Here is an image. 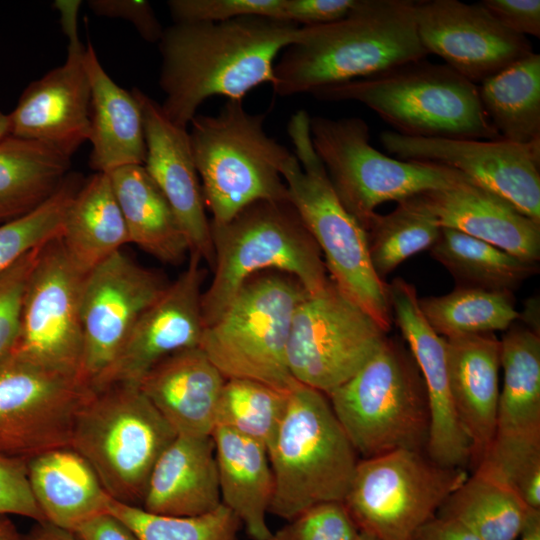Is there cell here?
<instances>
[{
  "mask_svg": "<svg viewBox=\"0 0 540 540\" xmlns=\"http://www.w3.org/2000/svg\"><path fill=\"white\" fill-rule=\"evenodd\" d=\"M365 231L373 268L384 280L406 259L429 250L441 226L424 195L419 194L397 202L386 215L377 213Z\"/></svg>",
  "mask_w": 540,
  "mask_h": 540,
  "instance_id": "cell-38",
  "label": "cell"
},
{
  "mask_svg": "<svg viewBox=\"0 0 540 540\" xmlns=\"http://www.w3.org/2000/svg\"><path fill=\"white\" fill-rule=\"evenodd\" d=\"M221 504L212 435H177L156 461L140 507L154 514L190 517Z\"/></svg>",
  "mask_w": 540,
  "mask_h": 540,
  "instance_id": "cell-26",
  "label": "cell"
},
{
  "mask_svg": "<svg viewBox=\"0 0 540 540\" xmlns=\"http://www.w3.org/2000/svg\"><path fill=\"white\" fill-rule=\"evenodd\" d=\"M425 452L395 450L358 460L344 504L359 531L378 540H410L466 480Z\"/></svg>",
  "mask_w": 540,
  "mask_h": 540,
  "instance_id": "cell-12",
  "label": "cell"
},
{
  "mask_svg": "<svg viewBox=\"0 0 540 540\" xmlns=\"http://www.w3.org/2000/svg\"><path fill=\"white\" fill-rule=\"evenodd\" d=\"M412 0H356L347 16L318 26H301L298 40L274 66L278 96L367 78L425 59Z\"/></svg>",
  "mask_w": 540,
  "mask_h": 540,
  "instance_id": "cell-2",
  "label": "cell"
},
{
  "mask_svg": "<svg viewBox=\"0 0 540 540\" xmlns=\"http://www.w3.org/2000/svg\"><path fill=\"white\" fill-rule=\"evenodd\" d=\"M70 157L33 140H0V224L46 201L69 173Z\"/></svg>",
  "mask_w": 540,
  "mask_h": 540,
  "instance_id": "cell-33",
  "label": "cell"
},
{
  "mask_svg": "<svg viewBox=\"0 0 540 540\" xmlns=\"http://www.w3.org/2000/svg\"><path fill=\"white\" fill-rule=\"evenodd\" d=\"M201 257L190 253L186 269L168 284L139 317L117 360L96 387L139 386L161 360L178 351L199 347L204 331L202 295L205 270Z\"/></svg>",
  "mask_w": 540,
  "mask_h": 540,
  "instance_id": "cell-20",
  "label": "cell"
},
{
  "mask_svg": "<svg viewBox=\"0 0 540 540\" xmlns=\"http://www.w3.org/2000/svg\"><path fill=\"white\" fill-rule=\"evenodd\" d=\"M289 391L249 379H227L217 403L215 427L246 436L268 451L284 417Z\"/></svg>",
  "mask_w": 540,
  "mask_h": 540,
  "instance_id": "cell-39",
  "label": "cell"
},
{
  "mask_svg": "<svg viewBox=\"0 0 540 540\" xmlns=\"http://www.w3.org/2000/svg\"><path fill=\"white\" fill-rule=\"evenodd\" d=\"M88 7L98 16L129 21L147 42H159L164 28L149 2L143 0H90Z\"/></svg>",
  "mask_w": 540,
  "mask_h": 540,
  "instance_id": "cell-46",
  "label": "cell"
},
{
  "mask_svg": "<svg viewBox=\"0 0 540 540\" xmlns=\"http://www.w3.org/2000/svg\"><path fill=\"white\" fill-rule=\"evenodd\" d=\"M441 228L487 242L521 260H540V224L500 196L472 183L423 193Z\"/></svg>",
  "mask_w": 540,
  "mask_h": 540,
  "instance_id": "cell-25",
  "label": "cell"
},
{
  "mask_svg": "<svg viewBox=\"0 0 540 540\" xmlns=\"http://www.w3.org/2000/svg\"><path fill=\"white\" fill-rule=\"evenodd\" d=\"M530 510L505 483L476 468L438 515L460 522L482 540H516Z\"/></svg>",
  "mask_w": 540,
  "mask_h": 540,
  "instance_id": "cell-36",
  "label": "cell"
},
{
  "mask_svg": "<svg viewBox=\"0 0 540 540\" xmlns=\"http://www.w3.org/2000/svg\"><path fill=\"white\" fill-rule=\"evenodd\" d=\"M74 533L80 540H137L123 522L108 512L90 519Z\"/></svg>",
  "mask_w": 540,
  "mask_h": 540,
  "instance_id": "cell-49",
  "label": "cell"
},
{
  "mask_svg": "<svg viewBox=\"0 0 540 540\" xmlns=\"http://www.w3.org/2000/svg\"><path fill=\"white\" fill-rule=\"evenodd\" d=\"M285 0H171L174 23H218L241 17L283 21Z\"/></svg>",
  "mask_w": 540,
  "mask_h": 540,
  "instance_id": "cell-43",
  "label": "cell"
},
{
  "mask_svg": "<svg viewBox=\"0 0 540 540\" xmlns=\"http://www.w3.org/2000/svg\"><path fill=\"white\" fill-rule=\"evenodd\" d=\"M27 474L45 521L57 527L75 532L107 513L111 496L87 460L70 445L27 459Z\"/></svg>",
  "mask_w": 540,
  "mask_h": 540,
  "instance_id": "cell-29",
  "label": "cell"
},
{
  "mask_svg": "<svg viewBox=\"0 0 540 540\" xmlns=\"http://www.w3.org/2000/svg\"><path fill=\"white\" fill-rule=\"evenodd\" d=\"M310 136L346 210L366 230L387 201L442 190L468 180L449 167L387 156L370 144L369 127L358 117H310Z\"/></svg>",
  "mask_w": 540,
  "mask_h": 540,
  "instance_id": "cell-11",
  "label": "cell"
},
{
  "mask_svg": "<svg viewBox=\"0 0 540 540\" xmlns=\"http://www.w3.org/2000/svg\"><path fill=\"white\" fill-rule=\"evenodd\" d=\"M131 92L143 119L146 143L143 165L171 206L189 253L197 254L213 266L211 226L187 128L172 123L161 104L141 90L134 88Z\"/></svg>",
  "mask_w": 540,
  "mask_h": 540,
  "instance_id": "cell-22",
  "label": "cell"
},
{
  "mask_svg": "<svg viewBox=\"0 0 540 540\" xmlns=\"http://www.w3.org/2000/svg\"><path fill=\"white\" fill-rule=\"evenodd\" d=\"M84 66L91 91L89 166L108 173L126 165H143L146 143L138 101L106 73L90 43L85 49Z\"/></svg>",
  "mask_w": 540,
  "mask_h": 540,
  "instance_id": "cell-28",
  "label": "cell"
},
{
  "mask_svg": "<svg viewBox=\"0 0 540 540\" xmlns=\"http://www.w3.org/2000/svg\"><path fill=\"white\" fill-rule=\"evenodd\" d=\"M225 381L202 349L194 347L161 360L139 388L177 435L211 436Z\"/></svg>",
  "mask_w": 540,
  "mask_h": 540,
  "instance_id": "cell-23",
  "label": "cell"
},
{
  "mask_svg": "<svg viewBox=\"0 0 540 540\" xmlns=\"http://www.w3.org/2000/svg\"><path fill=\"white\" fill-rule=\"evenodd\" d=\"M385 332L331 282L297 306L287 345V364L299 383L324 394L351 378L375 353Z\"/></svg>",
  "mask_w": 540,
  "mask_h": 540,
  "instance_id": "cell-13",
  "label": "cell"
},
{
  "mask_svg": "<svg viewBox=\"0 0 540 540\" xmlns=\"http://www.w3.org/2000/svg\"><path fill=\"white\" fill-rule=\"evenodd\" d=\"M519 537L520 540H540V510H530Z\"/></svg>",
  "mask_w": 540,
  "mask_h": 540,
  "instance_id": "cell-52",
  "label": "cell"
},
{
  "mask_svg": "<svg viewBox=\"0 0 540 540\" xmlns=\"http://www.w3.org/2000/svg\"><path fill=\"white\" fill-rule=\"evenodd\" d=\"M429 253L452 275L459 287L513 293L539 269L537 263L521 260L487 242L449 228H441Z\"/></svg>",
  "mask_w": 540,
  "mask_h": 540,
  "instance_id": "cell-35",
  "label": "cell"
},
{
  "mask_svg": "<svg viewBox=\"0 0 540 540\" xmlns=\"http://www.w3.org/2000/svg\"><path fill=\"white\" fill-rule=\"evenodd\" d=\"M41 247L28 252L0 274V365L16 345L25 286Z\"/></svg>",
  "mask_w": 540,
  "mask_h": 540,
  "instance_id": "cell-44",
  "label": "cell"
},
{
  "mask_svg": "<svg viewBox=\"0 0 540 540\" xmlns=\"http://www.w3.org/2000/svg\"><path fill=\"white\" fill-rule=\"evenodd\" d=\"M108 175L129 243L163 263H181L189 253L188 243L171 206L144 165L122 166Z\"/></svg>",
  "mask_w": 540,
  "mask_h": 540,
  "instance_id": "cell-31",
  "label": "cell"
},
{
  "mask_svg": "<svg viewBox=\"0 0 540 540\" xmlns=\"http://www.w3.org/2000/svg\"><path fill=\"white\" fill-rule=\"evenodd\" d=\"M300 28L292 22L254 16L164 28L158 42L164 114L187 128L208 98L242 100L255 87L272 85L275 59L298 40Z\"/></svg>",
  "mask_w": 540,
  "mask_h": 540,
  "instance_id": "cell-1",
  "label": "cell"
},
{
  "mask_svg": "<svg viewBox=\"0 0 540 540\" xmlns=\"http://www.w3.org/2000/svg\"><path fill=\"white\" fill-rule=\"evenodd\" d=\"M359 529L344 502L312 506L272 533L270 540H354Z\"/></svg>",
  "mask_w": 540,
  "mask_h": 540,
  "instance_id": "cell-42",
  "label": "cell"
},
{
  "mask_svg": "<svg viewBox=\"0 0 540 540\" xmlns=\"http://www.w3.org/2000/svg\"><path fill=\"white\" fill-rule=\"evenodd\" d=\"M60 239L84 275L129 243L108 173L96 172L84 180L66 212Z\"/></svg>",
  "mask_w": 540,
  "mask_h": 540,
  "instance_id": "cell-32",
  "label": "cell"
},
{
  "mask_svg": "<svg viewBox=\"0 0 540 540\" xmlns=\"http://www.w3.org/2000/svg\"><path fill=\"white\" fill-rule=\"evenodd\" d=\"M500 343L504 384L499 394L496 431L489 447L540 449L539 329L516 321Z\"/></svg>",
  "mask_w": 540,
  "mask_h": 540,
  "instance_id": "cell-27",
  "label": "cell"
},
{
  "mask_svg": "<svg viewBox=\"0 0 540 540\" xmlns=\"http://www.w3.org/2000/svg\"><path fill=\"white\" fill-rule=\"evenodd\" d=\"M393 321L409 345L425 383L430 425L426 454L435 463L463 468L471 463V445L450 391L446 339L423 316L415 287L402 278L388 284Z\"/></svg>",
  "mask_w": 540,
  "mask_h": 540,
  "instance_id": "cell-21",
  "label": "cell"
},
{
  "mask_svg": "<svg viewBox=\"0 0 540 540\" xmlns=\"http://www.w3.org/2000/svg\"><path fill=\"white\" fill-rule=\"evenodd\" d=\"M327 397L362 459L401 449L426 453L430 415L425 383L410 350L397 338L386 336Z\"/></svg>",
  "mask_w": 540,
  "mask_h": 540,
  "instance_id": "cell-7",
  "label": "cell"
},
{
  "mask_svg": "<svg viewBox=\"0 0 540 540\" xmlns=\"http://www.w3.org/2000/svg\"><path fill=\"white\" fill-rule=\"evenodd\" d=\"M21 540H80L74 532L57 527L47 521L35 522Z\"/></svg>",
  "mask_w": 540,
  "mask_h": 540,
  "instance_id": "cell-51",
  "label": "cell"
},
{
  "mask_svg": "<svg viewBox=\"0 0 540 540\" xmlns=\"http://www.w3.org/2000/svg\"><path fill=\"white\" fill-rule=\"evenodd\" d=\"M265 114L228 99L218 114L196 116L189 140L211 223L224 224L256 201H286L280 169L293 155L269 137Z\"/></svg>",
  "mask_w": 540,
  "mask_h": 540,
  "instance_id": "cell-6",
  "label": "cell"
},
{
  "mask_svg": "<svg viewBox=\"0 0 540 540\" xmlns=\"http://www.w3.org/2000/svg\"><path fill=\"white\" fill-rule=\"evenodd\" d=\"M418 303L430 327L445 339L507 330L521 317L510 292L456 286Z\"/></svg>",
  "mask_w": 540,
  "mask_h": 540,
  "instance_id": "cell-37",
  "label": "cell"
},
{
  "mask_svg": "<svg viewBox=\"0 0 540 540\" xmlns=\"http://www.w3.org/2000/svg\"><path fill=\"white\" fill-rule=\"evenodd\" d=\"M93 390L79 376L10 356L0 365V454L29 459L70 445Z\"/></svg>",
  "mask_w": 540,
  "mask_h": 540,
  "instance_id": "cell-15",
  "label": "cell"
},
{
  "mask_svg": "<svg viewBox=\"0 0 540 540\" xmlns=\"http://www.w3.org/2000/svg\"><path fill=\"white\" fill-rule=\"evenodd\" d=\"M479 97L500 138L540 140V55L531 53L481 82Z\"/></svg>",
  "mask_w": 540,
  "mask_h": 540,
  "instance_id": "cell-34",
  "label": "cell"
},
{
  "mask_svg": "<svg viewBox=\"0 0 540 540\" xmlns=\"http://www.w3.org/2000/svg\"><path fill=\"white\" fill-rule=\"evenodd\" d=\"M411 8L426 52L476 85L534 52L527 37L504 28L480 3L412 0Z\"/></svg>",
  "mask_w": 540,
  "mask_h": 540,
  "instance_id": "cell-19",
  "label": "cell"
},
{
  "mask_svg": "<svg viewBox=\"0 0 540 540\" xmlns=\"http://www.w3.org/2000/svg\"><path fill=\"white\" fill-rule=\"evenodd\" d=\"M309 124L304 110L288 122L294 154L280 172L289 200L324 256L330 281L388 333L394 322L388 284L373 268L365 229L338 198L314 150Z\"/></svg>",
  "mask_w": 540,
  "mask_h": 540,
  "instance_id": "cell-3",
  "label": "cell"
},
{
  "mask_svg": "<svg viewBox=\"0 0 540 540\" xmlns=\"http://www.w3.org/2000/svg\"><path fill=\"white\" fill-rule=\"evenodd\" d=\"M0 515L45 521L29 485L26 459L0 454Z\"/></svg>",
  "mask_w": 540,
  "mask_h": 540,
  "instance_id": "cell-45",
  "label": "cell"
},
{
  "mask_svg": "<svg viewBox=\"0 0 540 540\" xmlns=\"http://www.w3.org/2000/svg\"><path fill=\"white\" fill-rule=\"evenodd\" d=\"M274 479L269 513L291 520L317 504L344 501L357 453L326 394L297 382L268 450Z\"/></svg>",
  "mask_w": 540,
  "mask_h": 540,
  "instance_id": "cell-8",
  "label": "cell"
},
{
  "mask_svg": "<svg viewBox=\"0 0 540 540\" xmlns=\"http://www.w3.org/2000/svg\"><path fill=\"white\" fill-rule=\"evenodd\" d=\"M354 540H378V539L369 533H366L364 531H359L358 535L356 536Z\"/></svg>",
  "mask_w": 540,
  "mask_h": 540,
  "instance_id": "cell-55",
  "label": "cell"
},
{
  "mask_svg": "<svg viewBox=\"0 0 540 540\" xmlns=\"http://www.w3.org/2000/svg\"><path fill=\"white\" fill-rule=\"evenodd\" d=\"M501 343L494 333L446 339V360L453 404L471 445L476 466L496 431Z\"/></svg>",
  "mask_w": 540,
  "mask_h": 540,
  "instance_id": "cell-24",
  "label": "cell"
},
{
  "mask_svg": "<svg viewBox=\"0 0 540 540\" xmlns=\"http://www.w3.org/2000/svg\"><path fill=\"white\" fill-rule=\"evenodd\" d=\"M479 3L507 30L524 37L540 36L539 0H483Z\"/></svg>",
  "mask_w": 540,
  "mask_h": 540,
  "instance_id": "cell-47",
  "label": "cell"
},
{
  "mask_svg": "<svg viewBox=\"0 0 540 540\" xmlns=\"http://www.w3.org/2000/svg\"><path fill=\"white\" fill-rule=\"evenodd\" d=\"M107 512L123 522L137 540H238L242 526L223 504L206 514L179 517L150 513L111 497Z\"/></svg>",
  "mask_w": 540,
  "mask_h": 540,
  "instance_id": "cell-40",
  "label": "cell"
},
{
  "mask_svg": "<svg viewBox=\"0 0 540 540\" xmlns=\"http://www.w3.org/2000/svg\"><path fill=\"white\" fill-rule=\"evenodd\" d=\"M356 0H285L283 21L299 26L329 24L347 16Z\"/></svg>",
  "mask_w": 540,
  "mask_h": 540,
  "instance_id": "cell-48",
  "label": "cell"
},
{
  "mask_svg": "<svg viewBox=\"0 0 540 540\" xmlns=\"http://www.w3.org/2000/svg\"><path fill=\"white\" fill-rule=\"evenodd\" d=\"M84 276L69 259L60 236L41 247L25 286L19 334L10 356L81 377Z\"/></svg>",
  "mask_w": 540,
  "mask_h": 540,
  "instance_id": "cell-14",
  "label": "cell"
},
{
  "mask_svg": "<svg viewBox=\"0 0 540 540\" xmlns=\"http://www.w3.org/2000/svg\"><path fill=\"white\" fill-rule=\"evenodd\" d=\"M10 136V121L8 114L0 111V140Z\"/></svg>",
  "mask_w": 540,
  "mask_h": 540,
  "instance_id": "cell-54",
  "label": "cell"
},
{
  "mask_svg": "<svg viewBox=\"0 0 540 540\" xmlns=\"http://www.w3.org/2000/svg\"><path fill=\"white\" fill-rule=\"evenodd\" d=\"M81 1L58 0L62 29L68 39L65 62L31 82L8 114L10 136L47 144L71 156L88 140L90 83L84 66L77 15Z\"/></svg>",
  "mask_w": 540,
  "mask_h": 540,
  "instance_id": "cell-18",
  "label": "cell"
},
{
  "mask_svg": "<svg viewBox=\"0 0 540 540\" xmlns=\"http://www.w3.org/2000/svg\"><path fill=\"white\" fill-rule=\"evenodd\" d=\"M168 283L122 250L84 276L81 292V377L92 390L117 360L143 312Z\"/></svg>",
  "mask_w": 540,
  "mask_h": 540,
  "instance_id": "cell-16",
  "label": "cell"
},
{
  "mask_svg": "<svg viewBox=\"0 0 540 540\" xmlns=\"http://www.w3.org/2000/svg\"><path fill=\"white\" fill-rule=\"evenodd\" d=\"M176 436L139 386L112 384L81 405L70 446L113 499L140 507L156 461Z\"/></svg>",
  "mask_w": 540,
  "mask_h": 540,
  "instance_id": "cell-9",
  "label": "cell"
},
{
  "mask_svg": "<svg viewBox=\"0 0 540 540\" xmlns=\"http://www.w3.org/2000/svg\"><path fill=\"white\" fill-rule=\"evenodd\" d=\"M308 295L287 274L250 278L204 328L199 347L227 379H249L288 392L297 381L287 345L298 304Z\"/></svg>",
  "mask_w": 540,
  "mask_h": 540,
  "instance_id": "cell-10",
  "label": "cell"
},
{
  "mask_svg": "<svg viewBox=\"0 0 540 540\" xmlns=\"http://www.w3.org/2000/svg\"><path fill=\"white\" fill-rule=\"evenodd\" d=\"M221 502L241 522L252 540H270L266 516L274 493L267 449L223 427L212 433Z\"/></svg>",
  "mask_w": 540,
  "mask_h": 540,
  "instance_id": "cell-30",
  "label": "cell"
},
{
  "mask_svg": "<svg viewBox=\"0 0 540 540\" xmlns=\"http://www.w3.org/2000/svg\"><path fill=\"white\" fill-rule=\"evenodd\" d=\"M210 226L214 274L202 295L204 327L264 269L293 277L310 295L331 283L320 249L290 200L256 201L229 222Z\"/></svg>",
  "mask_w": 540,
  "mask_h": 540,
  "instance_id": "cell-5",
  "label": "cell"
},
{
  "mask_svg": "<svg viewBox=\"0 0 540 540\" xmlns=\"http://www.w3.org/2000/svg\"><path fill=\"white\" fill-rule=\"evenodd\" d=\"M310 94L323 101L362 103L404 136L501 139L484 111L478 86L447 65L425 59Z\"/></svg>",
  "mask_w": 540,
  "mask_h": 540,
  "instance_id": "cell-4",
  "label": "cell"
},
{
  "mask_svg": "<svg viewBox=\"0 0 540 540\" xmlns=\"http://www.w3.org/2000/svg\"><path fill=\"white\" fill-rule=\"evenodd\" d=\"M83 182L79 173L69 172L41 205L0 224V274L28 252L61 235L66 212Z\"/></svg>",
  "mask_w": 540,
  "mask_h": 540,
  "instance_id": "cell-41",
  "label": "cell"
},
{
  "mask_svg": "<svg viewBox=\"0 0 540 540\" xmlns=\"http://www.w3.org/2000/svg\"><path fill=\"white\" fill-rule=\"evenodd\" d=\"M410 540H482L460 522L435 515L419 527Z\"/></svg>",
  "mask_w": 540,
  "mask_h": 540,
  "instance_id": "cell-50",
  "label": "cell"
},
{
  "mask_svg": "<svg viewBox=\"0 0 540 540\" xmlns=\"http://www.w3.org/2000/svg\"><path fill=\"white\" fill-rule=\"evenodd\" d=\"M380 141L397 159L462 173L540 224V140L519 144L503 139L423 138L383 131Z\"/></svg>",
  "mask_w": 540,
  "mask_h": 540,
  "instance_id": "cell-17",
  "label": "cell"
},
{
  "mask_svg": "<svg viewBox=\"0 0 540 540\" xmlns=\"http://www.w3.org/2000/svg\"><path fill=\"white\" fill-rule=\"evenodd\" d=\"M0 540H21L20 533L8 515H0Z\"/></svg>",
  "mask_w": 540,
  "mask_h": 540,
  "instance_id": "cell-53",
  "label": "cell"
}]
</instances>
